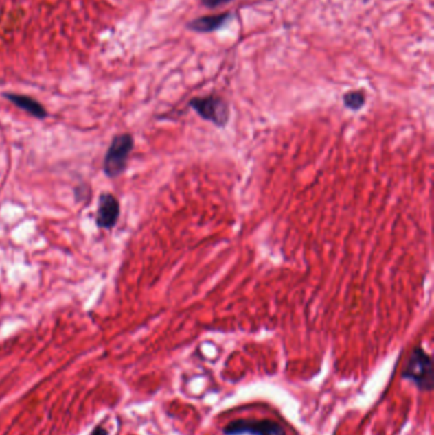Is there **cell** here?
<instances>
[{
	"mask_svg": "<svg viewBox=\"0 0 434 435\" xmlns=\"http://www.w3.org/2000/svg\"><path fill=\"white\" fill-rule=\"evenodd\" d=\"M120 211V201L117 200L115 195L108 192L101 193L97 205V226L101 229L111 231L119 222Z\"/></svg>",
	"mask_w": 434,
	"mask_h": 435,
	"instance_id": "5",
	"label": "cell"
},
{
	"mask_svg": "<svg viewBox=\"0 0 434 435\" xmlns=\"http://www.w3.org/2000/svg\"><path fill=\"white\" fill-rule=\"evenodd\" d=\"M200 1H201V4H203L204 7H207V8L216 9L226 5L228 3H231L232 0H200Z\"/></svg>",
	"mask_w": 434,
	"mask_h": 435,
	"instance_id": "10",
	"label": "cell"
},
{
	"mask_svg": "<svg viewBox=\"0 0 434 435\" xmlns=\"http://www.w3.org/2000/svg\"><path fill=\"white\" fill-rule=\"evenodd\" d=\"M227 435H286L284 429L271 420L241 419L232 421L225 429Z\"/></svg>",
	"mask_w": 434,
	"mask_h": 435,
	"instance_id": "4",
	"label": "cell"
},
{
	"mask_svg": "<svg viewBox=\"0 0 434 435\" xmlns=\"http://www.w3.org/2000/svg\"><path fill=\"white\" fill-rule=\"evenodd\" d=\"M3 98H5L10 104L18 107L19 110L31 115L37 120H45L49 113L45 108L43 104H40L34 97L26 96V95H19V93H12V92H4Z\"/></svg>",
	"mask_w": 434,
	"mask_h": 435,
	"instance_id": "6",
	"label": "cell"
},
{
	"mask_svg": "<svg viewBox=\"0 0 434 435\" xmlns=\"http://www.w3.org/2000/svg\"><path fill=\"white\" fill-rule=\"evenodd\" d=\"M189 106L205 121L214 124L218 128L226 126L229 121V106L222 97H195Z\"/></svg>",
	"mask_w": 434,
	"mask_h": 435,
	"instance_id": "3",
	"label": "cell"
},
{
	"mask_svg": "<svg viewBox=\"0 0 434 435\" xmlns=\"http://www.w3.org/2000/svg\"><path fill=\"white\" fill-rule=\"evenodd\" d=\"M231 18L229 13H219V14H212V16H204V17L195 18L192 22H189L186 27L192 32H199V34H209L219 30L220 27L225 26L227 21Z\"/></svg>",
	"mask_w": 434,
	"mask_h": 435,
	"instance_id": "7",
	"label": "cell"
},
{
	"mask_svg": "<svg viewBox=\"0 0 434 435\" xmlns=\"http://www.w3.org/2000/svg\"><path fill=\"white\" fill-rule=\"evenodd\" d=\"M92 435H108V432L104 427H97Z\"/></svg>",
	"mask_w": 434,
	"mask_h": 435,
	"instance_id": "11",
	"label": "cell"
},
{
	"mask_svg": "<svg viewBox=\"0 0 434 435\" xmlns=\"http://www.w3.org/2000/svg\"><path fill=\"white\" fill-rule=\"evenodd\" d=\"M344 106L352 111H359L365 105V93L363 89L350 91L343 96Z\"/></svg>",
	"mask_w": 434,
	"mask_h": 435,
	"instance_id": "8",
	"label": "cell"
},
{
	"mask_svg": "<svg viewBox=\"0 0 434 435\" xmlns=\"http://www.w3.org/2000/svg\"><path fill=\"white\" fill-rule=\"evenodd\" d=\"M402 377L415 383L419 388L431 391L433 387V371L432 359L426 353V350L417 348L413 350L409 357Z\"/></svg>",
	"mask_w": 434,
	"mask_h": 435,
	"instance_id": "2",
	"label": "cell"
},
{
	"mask_svg": "<svg viewBox=\"0 0 434 435\" xmlns=\"http://www.w3.org/2000/svg\"><path fill=\"white\" fill-rule=\"evenodd\" d=\"M133 149L134 138L131 134L125 132L113 137L102 163L104 174L108 178H116L125 172Z\"/></svg>",
	"mask_w": 434,
	"mask_h": 435,
	"instance_id": "1",
	"label": "cell"
},
{
	"mask_svg": "<svg viewBox=\"0 0 434 435\" xmlns=\"http://www.w3.org/2000/svg\"><path fill=\"white\" fill-rule=\"evenodd\" d=\"M91 187L88 185H79L76 189H74V193H76V200L84 201L86 199H89L91 193H86V191H89Z\"/></svg>",
	"mask_w": 434,
	"mask_h": 435,
	"instance_id": "9",
	"label": "cell"
}]
</instances>
